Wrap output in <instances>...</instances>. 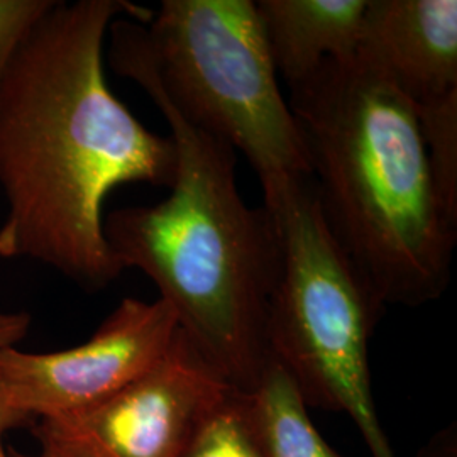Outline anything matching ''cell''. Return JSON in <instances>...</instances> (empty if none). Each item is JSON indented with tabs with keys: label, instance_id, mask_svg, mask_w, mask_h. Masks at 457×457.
<instances>
[{
	"label": "cell",
	"instance_id": "cell-1",
	"mask_svg": "<svg viewBox=\"0 0 457 457\" xmlns=\"http://www.w3.org/2000/svg\"><path fill=\"white\" fill-rule=\"evenodd\" d=\"M126 0H54L0 80V258L49 266L87 292L124 271L104 234V204L122 185L170 188L171 137L149 131L105 79L115 19L147 22Z\"/></svg>",
	"mask_w": 457,
	"mask_h": 457
},
{
	"label": "cell",
	"instance_id": "cell-2",
	"mask_svg": "<svg viewBox=\"0 0 457 457\" xmlns=\"http://www.w3.org/2000/svg\"><path fill=\"white\" fill-rule=\"evenodd\" d=\"M288 105L327 226L376 296L385 307L441 298L457 220L436 190L415 105L356 54L290 87Z\"/></svg>",
	"mask_w": 457,
	"mask_h": 457
},
{
	"label": "cell",
	"instance_id": "cell-3",
	"mask_svg": "<svg viewBox=\"0 0 457 457\" xmlns=\"http://www.w3.org/2000/svg\"><path fill=\"white\" fill-rule=\"evenodd\" d=\"M156 107L177 149L170 195L107 213L104 234L120 268L143 271L198 351L234 388L249 392L271 361L266 319L279 254L275 222L264 207L245 204L232 147Z\"/></svg>",
	"mask_w": 457,
	"mask_h": 457
},
{
	"label": "cell",
	"instance_id": "cell-4",
	"mask_svg": "<svg viewBox=\"0 0 457 457\" xmlns=\"http://www.w3.org/2000/svg\"><path fill=\"white\" fill-rule=\"evenodd\" d=\"M107 39L119 77L245 154L264 202L312 180L254 0H163L147 22L115 19Z\"/></svg>",
	"mask_w": 457,
	"mask_h": 457
},
{
	"label": "cell",
	"instance_id": "cell-5",
	"mask_svg": "<svg viewBox=\"0 0 457 457\" xmlns=\"http://www.w3.org/2000/svg\"><path fill=\"white\" fill-rule=\"evenodd\" d=\"M262 207L279 251L266 319L270 358L292 378L307 409L349 415L371 456L396 457L378 419L370 370V341L385 303L332 236L313 181Z\"/></svg>",
	"mask_w": 457,
	"mask_h": 457
},
{
	"label": "cell",
	"instance_id": "cell-6",
	"mask_svg": "<svg viewBox=\"0 0 457 457\" xmlns=\"http://www.w3.org/2000/svg\"><path fill=\"white\" fill-rule=\"evenodd\" d=\"M230 386L179 328L145 375L94 407L37 420L34 436L58 457H181Z\"/></svg>",
	"mask_w": 457,
	"mask_h": 457
},
{
	"label": "cell",
	"instance_id": "cell-7",
	"mask_svg": "<svg viewBox=\"0 0 457 457\" xmlns=\"http://www.w3.org/2000/svg\"><path fill=\"white\" fill-rule=\"evenodd\" d=\"M179 319L158 298H124L87 343L56 353L0 349V386L33 425L88 409L145 375L163 358Z\"/></svg>",
	"mask_w": 457,
	"mask_h": 457
},
{
	"label": "cell",
	"instance_id": "cell-8",
	"mask_svg": "<svg viewBox=\"0 0 457 457\" xmlns=\"http://www.w3.org/2000/svg\"><path fill=\"white\" fill-rule=\"evenodd\" d=\"M356 56L413 105L454 94L456 0H370Z\"/></svg>",
	"mask_w": 457,
	"mask_h": 457
},
{
	"label": "cell",
	"instance_id": "cell-9",
	"mask_svg": "<svg viewBox=\"0 0 457 457\" xmlns=\"http://www.w3.org/2000/svg\"><path fill=\"white\" fill-rule=\"evenodd\" d=\"M266 46L288 87L328 60L353 58L370 0H256Z\"/></svg>",
	"mask_w": 457,
	"mask_h": 457
},
{
	"label": "cell",
	"instance_id": "cell-10",
	"mask_svg": "<svg viewBox=\"0 0 457 457\" xmlns=\"http://www.w3.org/2000/svg\"><path fill=\"white\" fill-rule=\"evenodd\" d=\"M245 393L264 457H345L320 436L292 378L275 361Z\"/></svg>",
	"mask_w": 457,
	"mask_h": 457
},
{
	"label": "cell",
	"instance_id": "cell-11",
	"mask_svg": "<svg viewBox=\"0 0 457 457\" xmlns=\"http://www.w3.org/2000/svg\"><path fill=\"white\" fill-rule=\"evenodd\" d=\"M181 457H264L243 390L230 386L207 411Z\"/></svg>",
	"mask_w": 457,
	"mask_h": 457
},
{
	"label": "cell",
	"instance_id": "cell-12",
	"mask_svg": "<svg viewBox=\"0 0 457 457\" xmlns=\"http://www.w3.org/2000/svg\"><path fill=\"white\" fill-rule=\"evenodd\" d=\"M415 111L436 190L457 220V92L415 105Z\"/></svg>",
	"mask_w": 457,
	"mask_h": 457
},
{
	"label": "cell",
	"instance_id": "cell-13",
	"mask_svg": "<svg viewBox=\"0 0 457 457\" xmlns=\"http://www.w3.org/2000/svg\"><path fill=\"white\" fill-rule=\"evenodd\" d=\"M54 0H0V80L17 49Z\"/></svg>",
	"mask_w": 457,
	"mask_h": 457
},
{
	"label": "cell",
	"instance_id": "cell-14",
	"mask_svg": "<svg viewBox=\"0 0 457 457\" xmlns=\"http://www.w3.org/2000/svg\"><path fill=\"white\" fill-rule=\"evenodd\" d=\"M31 327V317L26 312H7L0 309V349L21 343Z\"/></svg>",
	"mask_w": 457,
	"mask_h": 457
},
{
	"label": "cell",
	"instance_id": "cell-15",
	"mask_svg": "<svg viewBox=\"0 0 457 457\" xmlns=\"http://www.w3.org/2000/svg\"><path fill=\"white\" fill-rule=\"evenodd\" d=\"M417 457H457L456 424L442 428L420 449Z\"/></svg>",
	"mask_w": 457,
	"mask_h": 457
},
{
	"label": "cell",
	"instance_id": "cell-16",
	"mask_svg": "<svg viewBox=\"0 0 457 457\" xmlns=\"http://www.w3.org/2000/svg\"><path fill=\"white\" fill-rule=\"evenodd\" d=\"M26 425H33V422L24 417L22 413H19L7 400L5 393L0 386V457H9V453L4 447V437L7 432L19 428V427H26Z\"/></svg>",
	"mask_w": 457,
	"mask_h": 457
},
{
	"label": "cell",
	"instance_id": "cell-17",
	"mask_svg": "<svg viewBox=\"0 0 457 457\" xmlns=\"http://www.w3.org/2000/svg\"><path fill=\"white\" fill-rule=\"evenodd\" d=\"M7 453H9V457H58L56 454L46 451V449H39V453H36V454H24V453H19L16 449H9Z\"/></svg>",
	"mask_w": 457,
	"mask_h": 457
}]
</instances>
